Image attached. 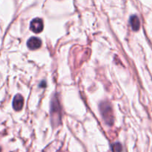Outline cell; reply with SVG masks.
I'll return each mask as SVG.
<instances>
[{
	"instance_id": "obj_1",
	"label": "cell",
	"mask_w": 152,
	"mask_h": 152,
	"mask_svg": "<svg viewBox=\"0 0 152 152\" xmlns=\"http://www.w3.org/2000/svg\"><path fill=\"white\" fill-rule=\"evenodd\" d=\"M101 111H102L105 122L108 123V125H112L113 117L111 115V109L110 105H107L106 103H104V104H101Z\"/></svg>"
},
{
	"instance_id": "obj_2",
	"label": "cell",
	"mask_w": 152,
	"mask_h": 152,
	"mask_svg": "<svg viewBox=\"0 0 152 152\" xmlns=\"http://www.w3.org/2000/svg\"><path fill=\"white\" fill-rule=\"evenodd\" d=\"M44 28V24H43L42 19L40 18H35L33 19L30 24V28L33 32L38 34L42 31Z\"/></svg>"
},
{
	"instance_id": "obj_3",
	"label": "cell",
	"mask_w": 152,
	"mask_h": 152,
	"mask_svg": "<svg viewBox=\"0 0 152 152\" xmlns=\"http://www.w3.org/2000/svg\"><path fill=\"white\" fill-rule=\"evenodd\" d=\"M27 46L31 50H35L40 48V46H42V41L38 37H31L27 43Z\"/></svg>"
},
{
	"instance_id": "obj_4",
	"label": "cell",
	"mask_w": 152,
	"mask_h": 152,
	"mask_svg": "<svg viewBox=\"0 0 152 152\" xmlns=\"http://www.w3.org/2000/svg\"><path fill=\"white\" fill-rule=\"evenodd\" d=\"M24 104V100L23 98L21 95L17 94L16 95H15L14 98H13V107L15 110L16 111H20L22 109Z\"/></svg>"
},
{
	"instance_id": "obj_5",
	"label": "cell",
	"mask_w": 152,
	"mask_h": 152,
	"mask_svg": "<svg viewBox=\"0 0 152 152\" xmlns=\"http://www.w3.org/2000/svg\"><path fill=\"white\" fill-rule=\"evenodd\" d=\"M130 24L132 25V28L134 31H138L140 27V19L136 15H133L130 18Z\"/></svg>"
},
{
	"instance_id": "obj_6",
	"label": "cell",
	"mask_w": 152,
	"mask_h": 152,
	"mask_svg": "<svg viewBox=\"0 0 152 152\" xmlns=\"http://www.w3.org/2000/svg\"><path fill=\"white\" fill-rule=\"evenodd\" d=\"M114 150L115 152H121L122 151V145L120 143H116L114 145Z\"/></svg>"
},
{
	"instance_id": "obj_7",
	"label": "cell",
	"mask_w": 152,
	"mask_h": 152,
	"mask_svg": "<svg viewBox=\"0 0 152 152\" xmlns=\"http://www.w3.org/2000/svg\"><path fill=\"white\" fill-rule=\"evenodd\" d=\"M0 152H1V148H0Z\"/></svg>"
}]
</instances>
